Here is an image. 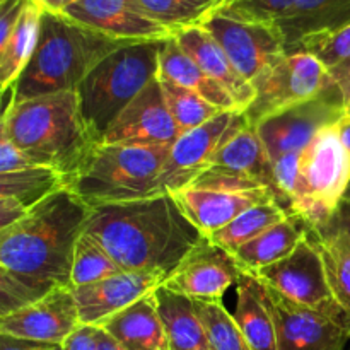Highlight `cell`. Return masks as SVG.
<instances>
[{"instance_id": "obj_1", "label": "cell", "mask_w": 350, "mask_h": 350, "mask_svg": "<svg viewBox=\"0 0 350 350\" xmlns=\"http://www.w3.org/2000/svg\"><path fill=\"white\" fill-rule=\"evenodd\" d=\"M92 211L64 188L0 231V317L72 287L75 246Z\"/></svg>"}, {"instance_id": "obj_2", "label": "cell", "mask_w": 350, "mask_h": 350, "mask_svg": "<svg viewBox=\"0 0 350 350\" xmlns=\"http://www.w3.org/2000/svg\"><path fill=\"white\" fill-rule=\"evenodd\" d=\"M84 232L103 245L123 272L166 275L205 239L173 193L94 208Z\"/></svg>"}, {"instance_id": "obj_3", "label": "cell", "mask_w": 350, "mask_h": 350, "mask_svg": "<svg viewBox=\"0 0 350 350\" xmlns=\"http://www.w3.org/2000/svg\"><path fill=\"white\" fill-rule=\"evenodd\" d=\"M0 133L31 163L62 174L67 185L98 146L74 91L10 101L3 109Z\"/></svg>"}, {"instance_id": "obj_4", "label": "cell", "mask_w": 350, "mask_h": 350, "mask_svg": "<svg viewBox=\"0 0 350 350\" xmlns=\"http://www.w3.org/2000/svg\"><path fill=\"white\" fill-rule=\"evenodd\" d=\"M130 44L75 23L65 14L44 10L38 46L12 88L10 101L23 103L43 94L77 91L92 68Z\"/></svg>"}, {"instance_id": "obj_5", "label": "cell", "mask_w": 350, "mask_h": 350, "mask_svg": "<svg viewBox=\"0 0 350 350\" xmlns=\"http://www.w3.org/2000/svg\"><path fill=\"white\" fill-rule=\"evenodd\" d=\"M170 149L98 144L67 188L92 208L163 195L161 174Z\"/></svg>"}, {"instance_id": "obj_6", "label": "cell", "mask_w": 350, "mask_h": 350, "mask_svg": "<svg viewBox=\"0 0 350 350\" xmlns=\"http://www.w3.org/2000/svg\"><path fill=\"white\" fill-rule=\"evenodd\" d=\"M164 41H140L118 48L79 84V108L98 144L123 109L157 77Z\"/></svg>"}, {"instance_id": "obj_7", "label": "cell", "mask_w": 350, "mask_h": 350, "mask_svg": "<svg viewBox=\"0 0 350 350\" xmlns=\"http://www.w3.org/2000/svg\"><path fill=\"white\" fill-rule=\"evenodd\" d=\"M334 84L330 72L306 51H289L253 81L255 98L245 109L248 125L306 103Z\"/></svg>"}, {"instance_id": "obj_8", "label": "cell", "mask_w": 350, "mask_h": 350, "mask_svg": "<svg viewBox=\"0 0 350 350\" xmlns=\"http://www.w3.org/2000/svg\"><path fill=\"white\" fill-rule=\"evenodd\" d=\"M250 275L286 299L350 327V318L338 306L328 286L323 258L311 231L287 258Z\"/></svg>"}, {"instance_id": "obj_9", "label": "cell", "mask_w": 350, "mask_h": 350, "mask_svg": "<svg viewBox=\"0 0 350 350\" xmlns=\"http://www.w3.org/2000/svg\"><path fill=\"white\" fill-rule=\"evenodd\" d=\"M299 181L293 214L310 205L338 211L350 185V156L337 125L323 129L299 154Z\"/></svg>"}, {"instance_id": "obj_10", "label": "cell", "mask_w": 350, "mask_h": 350, "mask_svg": "<svg viewBox=\"0 0 350 350\" xmlns=\"http://www.w3.org/2000/svg\"><path fill=\"white\" fill-rule=\"evenodd\" d=\"M248 126L245 111H222L204 125L180 135L171 146L161 174V188L164 193L193 185L211 167L229 139Z\"/></svg>"}, {"instance_id": "obj_11", "label": "cell", "mask_w": 350, "mask_h": 350, "mask_svg": "<svg viewBox=\"0 0 350 350\" xmlns=\"http://www.w3.org/2000/svg\"><path fill=\"white\" fill-rule=\"evenodd\" d=\"M345 116L344 96L337 84L306 103L270 116L256 126L270 159L286 154H301L323 129Z\"/></svg>"}, {"instance_id": "obj_12", "label": "cell", "mask_w": 350, "mask_h": 350, "mask_svg": "<svg viewBox=\"0 0 350 350\" xmlns=\"http://www.w3.org/2000/svg\"><path fill=\"white\" fill-rule=\"evenodd\" d=\"M193 185L224 190L267 188L275 195L277 204L280 205L272 159L256 132V126L252 125L245 126L222 146L211 167Z\"/></svg>"}, {"instance_id": "obj_13", "label": "cell", "mask_w": 350, "mask_h": 350, "mask_svg": "<svg viewBox=\"0 0 350 350\" xmlns=\"http://www.w3.org/2000/svg\"><path fill=\"white\" fill-rule=\"evenodd\" d=\"M204 27L219 41L238 74L252 84L287 53L277 26L232 19L215 12Z\"/></svg>"}, {"instance_id": "obj_14", "label": "cell", "mask_w": 350, "mask_h": 350, "mask_svg": "<svg viewBox=\"0 0 350 350\" xmlns=\"http://www.w3.org/2000/svg\"><path fill=\"white\" fill-rule=\"evenodd\" d=\"M263 294L275 323L279 350H347L349 325L299 306L265 286Z\"/></svg>"}, {"instance_id": "obj_15", "label": "cell", "mask_w": 350, "mask_h": 350, "mask_svg": "<svg viewBox=\"0 0 350 350\" xmlns=\"http://www.w3.org/2000/svg\"><path fill=\"white\" fill-rule=\"evenodd\" d=\"M243 273L232 253L205 238L188 253L163 286L193 301L222 303L224 294L238 284Z\"/></svg>"}, {"instance_id": "obj_16", "label": "cell", "mask_w": 350, "mask_h": 350, "mask_svg": "<svg viewBox=\"0 0 350 350\" xmlns=\"http://www.w3.org/2000/svg\"><path fill=\"white\" fill-rule=\"evenodd\" d=\"M81 325L74 289L64 287L14 313L0 317V335L38 344L62 345Z\"/></svg>"}, {"instance_id": "obj_17", "label": "cell", "mask_w": 350, "mask_h": 350, "mask_svg": "<svg viewBox=\"0 0 350 350\" xmlns=\"http://www.w3.org/2000/svg\"><path fill=\"white\" fill-rule=\"evenodd\" d=\"M180 135V129L164 103L159 79L156 77L123 109L122 115L109 126L101 144L171 147Z\"/></svg>"}, {"instance_id": "obj_18", "label": "cell", "mask_w": 350, "mask_h": 350, "mask_svg": "<svg viewBox=\"0 0 350 350\" xmlns=\"http://www.w3.org/2000/svg\"><path fill=\"white\" fill-rule=\"evenodd\" d=\"M167 277L166 273L118 272L89 286L72 287L81 323L103 327L123 310L156 293Z\"/></svg>"}, {"instance_id": "obj_19", "label": "cell", "mask_w": 350, "mask_h": 350, "mask_svg": "<svg viewBox=\"0 0 350 350\" xmlns=\"http://www.w3.org/2000/svg\"><path fill=\"white\" fill-rule=\"evenodd\" d=\"M62 14L82 26L129 43L164 41L173 36L137 0H79Z\"/></svg>"}, {"instance_id": "obj_20", "label": "cell", "mask_w": 350, "mask_h": 350, "mask_svg": "<svg viewBox=\"0 0 350 350\" xmlns=\"http://www.w3.org/2000/svg\"><path fill=\"white\" fill-rule=\"evenodd\" d=\"M178 205L188 221L208 238L219 229L226 228L239 214L258 204L277 202L275 195L267 188L253 190H224V188L190 187L174 191Z\"/></svg>"}, {"instance_id": "obj_21", "label": "cell", "mask_w": 350, "mask_h": 350, "mask_svg": "<svg viewBox=\"0 0 350 350\" xmlns=\"http://www.w3.org/2000/svg\"><path fill=\"white\" fill-rule=\"evenodd\" d=\"M174 40L212 81L222 85L232 96L241 111L252 105L255 98L253 84L238 74L219 41L204 26L180 31L174 34Z\"/></svg>"}, {"instance_id": "obj_22", "label": "cell", "mask_w": 350, "mask_h": 350, "mask_svg": "<svg viewBox=\"0 0 350 350\" xmlns=\"http://www.w3.org/2000/svg\"><path fill=\"white\" fill-rule=\"evenodd\" d=\"M350 24V0H296L289 12L277 23L286 43L294 50L303 40L330 33Z\"/></svg>"}, {"instance_id": "obj_23", "label": "cell", "mask_w": 350, "mask_h": 350, "mask_svg": "<svg viewBox=\"0 0 350 350\" xmlns=\"http://www.w3.org/2000/svg\"><path fill=\"white\" fill-rule=\"evenodd\" d=\"M101 328L125 350H171L154 294L123 310Z\"/></svg>"}, {"instance_id": "obj_24", "label": "cell", "mask_w": 350, "mask_h": 350, "mask_svg": "<svg viewBox=\"0 0 350 350\" xmlns=\"http://www.w3.org/2000/svg\"><path fill=\"white\" fill-rule=\"evenodd\" d=\"M310 226L297 214H289L267 229L265 232L246 243L234 253L238 265L245 273H255L265 267L287 258L308 236Z\"/></svg>"}, {"instance_id": "obj_25", "label": "cell", "mask_w": 350, "mask_h": 350, "mask_svg": "<svg viewBox=\"0 0 350 350\" xmlns=\"http://www.w3.org/2000/svg\"><path fill=\"white\" fill-rule=\"evenodd\" d=\"M161 77L195 92L205 101L214 105L221 111H241L232 99V96L222 85L212 81L178 44L174 36L167 38L163 43L159 53V74Z\"/></svg>"}, {"instance_id": "obj_26", "label": "cell", "mask_w": 350, "mask_h": 350, "mask_svg": "<svg viewBox=\"0 0 350 350\" xmlns=\"http://www.w3.org/2000/svg\"><path fill=\"white\" fill-rule=\"evenodd\" d=\"M232 318L253 350H279L275 323L267 306L263 286L250 273H243L236 284Z\"/></svg>"}, {"instance_id": "obj_27", "label": "cell", "mask_w": 350, "mask_h": 350, "mask_svg": "<svg viewBox=\"0 0 350 350\" xmlns=\"http://www.w3.org/2000/svg\"><path fill=\"white\" fill-rule=\"evenodd\" d=\"M171 350H212L195 301L161 286L154 293Z\"/></svg>"}, {"instance_id": "obj_28", "label": "cell", "mask_w": 350, "mask_h": 350, "mask_svg": "<svg viewBox=\"0 0 350 350\" xmlns=\"http://www.w3.org/2000/svg\"><path fill=\"white\" fill-rule=\"evenodd\" d=\"M43 12L36 0H29L9 40L0 44V89L3 94L14 88L36 50Z\"/></svg>"}, {"instance_id": "obj_29", "label": "cell", "mask_w": 350, "mask_h": 350, "mask_svg": "<svg viewBox=\"0 0 350 350\" xmlns=\"http://www.w3.org/2000/svg\"><path fill=\"white\" fill-rule=\"evenodd\" d=\"M310 231L320 248L332 294L350 318V241L335 217L325 228Z\"/></svg>"}, {"instance_id": "obj_30", "label": "cell", "mask_w": 350, "mask_h": 350, "mask_svg": "<svg viewBox=\"0 0 350 350\" xmlns=\"http://www.w3.org/2000/svg\"><path fill=\"white\" fill-rule=\"evenodd\" d=\"M64 188H67L65 178L44 166L0 174V197L10 198L26 212H31Z\"/></svg>"}, {"instance_id": "obj_31", "label": "cell", "mask_w": 350, "mask_h": 350, "mask_svg": "<svg viewBox=\"0 0 350 350\" xmlns=\"http://www.w3.org/2000/svg\"><path fill=\"white\" fill-rule=\"evenodd\" d=\"M286 215L289 214L277 202L258 204L239 214L234 221L229 222L226 228L219 229L212 236H208L207 239L212 245L234 255L241 246L258 238L262 232L282 221Z\"/></svg>"}, {"instance_id": "obj_32", "label": "cell", "mask_w": 350, "mask_h": 350, "mask_svg": "<svg viewBox=\"0 0 350 350\" xmlns=\"http://www.w3.org/2000/svg\"><path fill=\"white\" fill-rule=\"evenodd\" d=\"M156 23L176 34L188 27L204 26L229 0H137Z\"/></svg>"}, {"instance_id": "obj_33", "label": "cell", "mask_w": 350, "mask_h": 350, "mask_svg": "<svg viewBox=\"0 0 350 350\" xmlns=\"http://www.w3.org/2000/svg\"><path fill=\"white\" fill-rule=\"evenodd\" d=\"M157 79H159L164 103H166L174 123L180 129L181 135L204 125L208 120L215 118L222 113L221 109L215 108L214 105L205 101L195 92L188 91V89L181 88V85L174 84V82L167 81L161 75H157Z\"/></svg>"}, {"instance_id": "obj_34", "label": "cell", "mask_w": 350, "mask_h": 350, "mask_svg": "<svg viewBox=\"0 0 350 350\" xmlns=\"http://www.w3.org/2000/svg\"><path fill=\"white\" fill-rule=\"evenodd\" d=\"M123 272L113 256L88 232L81 236L75 246L74 265H72V287L89 286L115 273Z\"/></svg>"}, {"instance_id": "obj_35", "label": "cell", "mask_w": 350, "mask_h": 350, "mask_svg": "<svg viewBox=\"0 0 350 350\" xmlns=\"http://www.w3.org/2000/svg\"><path fill=\"white\" fill-rule=\"evenodd\" d=\"M195 308L212 350H253L222 303L195 301Z\"/></svg>"}, {"instance_id": "obj_36", "label": "cell", "mask_w": 350, "mask_h": 350, "mask_svg": "<svg viewBox=\"0 0 350 350\" xmlns=\"http://www.w3.org/2000/svg\"><path fill=\"white\" fill-rule=\"evenodd\" d=\"M291 51H306L318 58L328 72L335 70L350 60V24L330 33L306 38Z\"/></svg>"}, {"instance_id": "obj_37", "label": "cell", "mask_w": 350, "mask_h": 350, "mask_svg": "<svg viewBox=\"0 0 350 350\" xmlns=\"http://www.w3.org/2000/svg\"><path fill=\"white\" fill-rule=\"evenodd\" d=\"M296 0H229L219 12L250 23L277 26Z\"/></svg>"}, {"instance_id": "obj_38", "label": "cell", "mask_w": 350, "mask_h": 350, "mask_svg": "<svg viewBox=\"0 0 350 350\" xmlns=\"http://www.w3.org/2000/svg\"><path fill=\"white\" fill-rule=\"evenodd\" d=\"M36 166L31 163L16 146L9 140V137L0 133V174L14 173V171L26 170Z\"/></svg>"}, {"instance_id": "obj_39", "label": "cell", "mask_w": 350, "mask_h": 350, "mask_svg": "<svg viewBox=\"0 0 350 350\" xmlns=\"http://www.w3.org/2000/svg\"><path fill=\"white\" fill-rule=\"evenodd\" d=\"M29 0H0V44L5 43L19 23Z\"/></svg>"}, {"instance_id": "obj_40", "label": "cell", "mask_w": 350, "mask_h": 350, "mask_svg": "<svg viewBox=\"0 0 350 350\" xmlns=\"http://www.w3.org/2000/svg\"><path fill=\"white\" fill-rule=\"evenodd\" d=\"M101 327L81 325L67 340L62 344L64 350H99Z\"/></svg>"}, {"instance_id": "obj_41", "label": "cell", "mask_w": 350, "mask_h": 350, "mask_svg": "<svg viewBox=\"0 0 350 350\" xmlns=\"http://www.w3.org/2000/svg\"><path fill=\"white\" fill-rule=\"evenodd\" d=\"M50 344H38V342L21 340V338L0 335V350H43Z\"/></svg>"}, {"instance_id": "obj_42", "label": "cell", "mask_w": 350, "mask_h": 350, "mask_svg": "<svg viewBox=\"0 0 350 350\" xmlns=\"http://www.w3.org/2000/svg\"><path fill=\"white\" fill-rule=\"evenodd\" d=\"M330 77L332 81H334V84L338 85V89H340L342 92H344L345 89H349L350 88V60L345 62V64L340 65V67L335 68V70H332Z\"/></svg>"}, {"instance_id": "obj_43", "label": "cell", "mask_w": 350, "mask_h": 350, "mask_svg": "<svg viewBox=\"0 0 350 350\" xmlns=\"http://www.w3.org/2000/svg\"><path fill=\"white\" fill-rule=\"evenodd\" d=\"M36 2L40 3L44 10H48V12L62 14L65 9H68L70 5L77 3L79 0H36Z\"/></svg>"}, {"instance_id": "obj_44", "label": "cell", "mask_w": 350, "mask_h": 350, "mask_svg": "<svg viewBox=\"0 0 350 350\" xmlns=\"http://www.w3.org/2000/svg\"><path fill=\"white\" fill-rule=\"evenodd\" d=\"M335 219H337L338 226H340L342 231L345 232L347 239L350 241V208L345 204H340L337 214H335Z\"/></svg>"}, {"instance_id": "obj_45", "label": "cell", "mask_w": 350, "mask_h": 350, "mask_svg": "<svg viewBox=\"0 0 350 350\" xmlns=\"http://www.w3.org/2000/svg\"><path fill=\"white\" fill-rule=\"evenodd\" d=\"M338 133H340V139L344 142L345 149H347L349 156H350V116L345 115L340 122L337 123Z\"/></svg>"}, {"instance_id": "obj_46", "label": "cell", "mask_w": 350, "mask_h": 350, "mask_svg": "<svg viewBox=\"0 0 350 350\" xmlns=\"http://www.w3.org/2000/svg\"><path fill=\"white\" fill-rule=\"evenodd\" d=\"M99 350H125L109 334H106L101 328V337H99Z\"/></svg>"}, {"instance_id": "obj_47", "label": "cell", "mask_w": 350, "mask_h": 350, "mask_svg": "<svg viewBox=\"0 0 350 350\" xmlns=\"http://www.w3.org/2000/svg\"><path fill=\"white\" fill-rule=\"evenodd\" d=\"M342 96H344V109H345V115L350 116V88L345 89V91L342 92Z\"/></svg>"}, {"instance_id": "obj_48", "label": "cell", "mask_w": 350, "mask_h": 350, "mask_svg": "<svg viewBox=\"0 0 350 350\" xmlns=\"http://www.w3.org/2000/svg\"><path fill=\"white\" fill-rule=\"evenodd\" d=\"M342 204H345V205H347V207L350 208V185H349L347 191H345V195H344V200H342Z\"/></svg>"}, {"instance_id": "obj_49", "label": "cell", "mask_w": 350, "mask_h": 350, "mask_svg": "<svg viewBox=\"0 0 350 350\" xmlns=\"http://www.w3.org/2000/svg\"><path fill=\"white\" fill-rule=\"evenodd\" d=\"M43 350H64V347L62 345H46Z\"/></svg>"}]
</instances>
